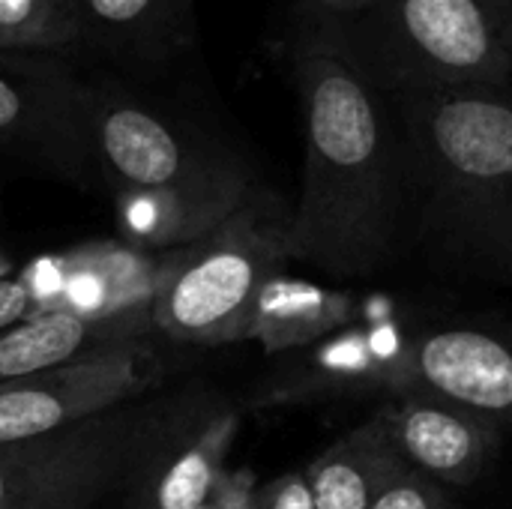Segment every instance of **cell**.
Segmentation results:
<instances>
[{
    "instance_id": "6da1fadb",
    "label": "cell",
    "mask_w": 512,
    "mask_h": 509,
    "mask_svg": "<svg viewBox=\"0 0 512 509\" xmlns=\"http://www.w3.org/2000/svg\"><path fill=\"white\" fill-rule=\"evenodd\" d=\"M303 114V186L288 249L330 279L390 270L408 243V162L390 96L348 57L327 9L303 0L288 33Z\"/></svg>"
},
{
    "instance_id": "7a4b0ae2",
    "label": "cell",
    "mask_w": 512,
    "mask_h": 509,
    "mask_svg": "<svg viewBox=\"0 0 512 509\" xmlns=\"http://www.w3.org/2000/svg\"><path fill=\"white\" fill-rule=\"evenodd\" d=\"M408 162V243L441 270L512 282V84L390 96Z\"/></svg>"
},
{
    "instance_id": "3957f363",
    "label": "cell",
    "mask_w": 512,
    "mask_h": 509,
    "mask_svg": "<svg viewBox=\"0 0 512 509\" xmlns=\"http://www.w3.org/2000/svg\"><path fill=\"white\" fill-rule=\"evenodd\" d=\"M333 21L384 96L512 84V18L492 0H372Z\"/></svg>"
},
{
    "instance_id": "277c9868",
    "label": "cell",
    "mask_w": 512,
    "mask_h": 509,
    "mask_svg": "<svg viewBox=\"0 0 512 509\" xmlns=\"http://www.w3.org/2000/svg\"><path fill=\"white\" fill-rule=\"evenodd\" d=\"M288 228L285 201L258 186L165 270L150 300V324L183 345L216 348L252 339L258 300L291 261Z\"/></svg>"
},
{
    "instance_id": "5b68a950",
    "label": "cell",
    "mask_w": 512,
    "mask_h": 509,
    "mask_svg": "<svg viewBox=\"0 0 512 509\" xmlns=\"http://www.w3.org/2000/svg\"><path fill=\"white\" fill-rule=\"evenodd\" d=\"M87 129L99 177L117 195H171L222 225L258 189L234 153L180 132L114 87L87 84Z\"/></svg>"
},
{
    "instance_id": "8992f818",
    "label": "cell",
    "mask_w": 512,
    "mask_h": 509,
    "mask_svg": "<svg viewBox=\"0 0 512 509\" xmlns=\"http://www.w3.org/2000/svg\"><path fill=\"white\" fill-rule=\"evenodd\" d=\"M240 423L228 396L189 387L150 414L120 480L123 509H207L225 483V459Z\"/></svg>"
},
{
    "instance_id": "52a82bcc",
    "label": "cell",
    "mask_w": 512,
    "mask_h": 509,
    "mask_svg": "<svg viewBox=\"0 0 512 509\" xmlns=\"http://www.w3.org/2000/svg\"><path fill=\"white\" fill-rule=\"evenodd\" d=\"M150 402H126L78 426L0 444V509H90L120 489Z\"/></svg>"
},
{
    "instance_id": "ba28073f",
    "label": "cell",
    "mask_w": 512,
    "mask_h": 509,
    "mask_svg": "<svg viewBox=\"0 0 512 509\" xmlns=\"http://www.w3.org/2000/svg\"><path fill=\"white\" fill-rule=\"evenodd\" d=\"M0 150L72 183L99 177L87 129V81L51 54L0 51Z\"/></svg>"
},
{
    "instance_id": "9c48e42d",
    "label": "cell",
    "mask_w": 512,
    "mask_h": 509,
    "mask_svg": "<svg viewBox=\"0 0 512 509\" xmlns=\"http://www.w3.org/2000/svg\"><path fill=\"white\" fill-rule=\"evenodd\" d=\"M144 342H120L54 369L0 384V444L30 441L135 402L156 378Z\"/></svg>"
},
{
    "instance_id": "30bf717a",
    "label": "cell",
    "mask_w": 512,
    "mask_h": 509,
    "mask_svg": "<svg viewBox=\"0 0 512 509\" xmlns=\"http://www.w3.org/2000/svg\"><path fill=\"white\" fill-rule=\"evenodd\" d=\"M405 390L447 399L512 435V330L486 324L417 330L405 354Z\"/></svg>"
},
{
    "instance_id": "8fae6325",
    "label": "cell",
    "mask_w": 512,
    "mask_h": 509,
    "mask_svg": "<svg viewBox=\"0 0 512 509\" xmlns=\"http://www.w3.org/2000/svg\"><path fill=\"white\" fill-rule=\"evenodd\" d=\"M372 417L411 468L447 489L477 486L504 441L489 420L423 390L384 396Z\"/></svg>"
},
{
    "instance_id": "7c38bea8",
    "label": "cell",
    "mask_w": 512,
    "mask_h": 509,
    "mask_svg": "<svg viewBox=\"0 0 512 509\" xmlns=\"http://www.w3.org/2000/svg\"><path fill=\"white\" fill-rule=\"evenodd\" d=\"M414 333H405L399 315L354 321L339 333L309 345L276 384L282 402L390 396L405 390V354Z\"/></svg>"
},
{
    "instance_id": "4fadbf2b",
    "label": "cell",
    "mask_w": 512,
    "mask_h": 509,
    "mask_svg": "<svg viewBox=\"0 0 512 509\" xmlns=\"http://www.w3.org/2000/svg\"><path fill=\"white\" fill-rule=\"evenodd\" d=\"M75 42L156 66L192 42V0H72Z\"/></svg>"
},
{
    "instance_id": "5bb4252c",
    "label": "cell",
    "mask_w": 512,
    "mask_h": 509,
    "mask_svg": "<svg viewBox=\"0 0 512 509\" xmlns=\"http://www.w3.org/2000/svg\"><path fill=\"white\" fill-rule=\"evenodd\" d=\"M357 318V300L348 291L294 279L282 270L267 282L258 300L252 339H258L270 354H282L309 348Z\"/></svg>"
},
{
    "instance_id": "9a60e30c",
    "label": "cell",
    "mask_w": 512,
    "mask_h": 509,
    "mask_svg": "<svg viewBox=\"0 0 512 509\" xmlns=\"http://www.w3.org/2000/svg\"><path fill=\"white\" fill-rule=\"evenodd\" d=\"M111 315L48 309L0 330V384L120 345Z\"/></svg>"
},
{
    "instance_id": "2e32d148",
    "label": "cell",
    "mask_w": 512,
    "mask_h": 509,
    "mask_svg": "<svg viewBox=\"0 0 512 509\" xmlns=\"http://www.w3.org/2000/svg\"><path fill=\"white\" fill-rule=\"evenodd\" d=\"M399 453L369 414L303 471L315 509H369Z\"/></svg>"
},
{
    "instance_id": "e0dca14e",
    "label": "cell",
    "mask_w": 512,
    "mask_h": 509,
    "mask_svg": "<svg viewBox=\"0 0 512 509\" xmlns=\"http://www.w3.org/2000/svg\"><path fill=\"white\" fill-rule=\"evenodd\" d=\"M75 45L72 0H0V51L51 54Z\"/></svg>"
},
{
    "instance_id": "ac0fdd59",
    "label": "cell",
    "mask_w": 512,
    "mask_h": 509,
    "mask_svg": "<svg viewBox=\"0 0 512 509\" xmlns=\"http://www.w3.org/2000/svg\"><path fill=\"white\" fill-rule=\"evenodd\" d=\"M369 509H456V501L447 486L429 480L399 456Z\"/></svg>"
},
{
    "instance_id": "d6986e66",
    "label": "cell",
    "mask_w": 512,
    "mask_h": 509,
    "mask_svg": "<svg viewBox=\"0 0 512 509\" xmlns=\"http://www.w3.org/2000/svg\"><path fill=\"white\" fill-rule=\"evenodd\" d=\"M240 509H315V504H312L306 474L291 471L252 489V495L243 501Z\"/></svg>"
},
{
    "instance_id": "ffe728a7",
    "label": "cell",
    "mask_w": 512,
    "mask_h": 509,
    "mask_svg": "<svg viewBox=\"0 0 512 509\" xmlns=\"http://www.w3.org/2000/svg\"><path fill=\"white\" fill-rule=\"evenodd\" d=\"M33 312V288L27 279H0V330L27 321Z\"/></svg>"
},
{
    "instance_id": "44dd1931",
    "label": "cell",
    "mask_w": 512,
    "mask_h": 509,
    "mask_svg": "<svg viewBox=\"0 0 512 509\" xmlns=\"http://www.w3.org/2000/svg\"><path fill=\"white\" fill-rule=\"evenodd\" d=\"M312 3H318L321 9H327L333 15H354V12L366 9L372 0H312Z\"/></svg>"
},
{
    "instance_id": "7402d4cb",
    "label": "cell",
    "mask_w": 512,
    "mask_h": 509,
    "mask_svg": "<svg viewBox=\"0 0 512 509\" xmlns=\"http://www.w3.org/2000/svg\"><path fill=\"white\" fill-rule=\"evenodd\" d=\"M492 3H498V6H501V9H504V12L512 18V0H492Z\"/></svg>"
}]
</instances>
